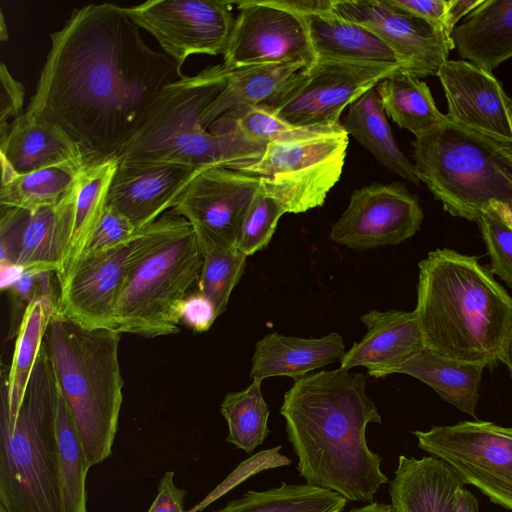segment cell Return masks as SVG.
Listing matches in <instances>:
<instances>
[{
	"label": "cell",
	"mask_w": 512,
	"mask_h": 512,
	"mask_svg": "<svg viewBox=\"0 0 512 512\" xmlns=\"http://www.w3.org/2000/svg\"><path fill=\"white\" fill-rule=\"evenodd\" d=\"M50 41L26 111L64 130L87 165L117 158L164 89L184 76L115 4L76 8Z\"/></svg>",
	"instance_id": "obj_1"
},
{
	"label": "cell",
	"mask_w": 512,
	"mask_h": 512,
	"mask_svg": "<svg viewBox=\"0 0 512 512\" xmlns=\"http://www.w3.org/2000/svg\"><path fill=\"white\" fill-rule=\"evenodd\" d=\"M280 414L307 484L334 491L348 501L372 502L389 483L382 458L367 445L369 423L381 424L366 393L362 373L320 371L294 379Z\"/></svg>",
	"instance_id": "obj_2"
},
{
	"label": "cell",
	"mask_w": 512,
	"mask_h": 512,
	"mask_svg": "<svg viewBox=\"0 0 512 512\" xmlns=\"http://www.w3.org/2000/svg\"><path fill=\"white\" fill-rule=\"evenodd\" d=\"M417 315L425 346L452 360L490 365L512 324V298L476 256L436 249L418 264Z\"/></svg>",
	"instance_id": "obj_3"
},
{
	"label": "cell",
	"mask_w": 512,
	"mask_h": 512,
	"mask_svg": "<svg viewBox=\"0 0 512 512\" xmlns=\"http://www.w3.org/2000/svg\"><path fill=\"white\" fill-rule=\"evenodd\" d=\"M233 70L223 63L184 75L168 85L146 120L120 152L118 162H159L194 168L243 170L257 162L266 146L235 132L205 129L201 116L228 83Z\"/></svg>",
	"instance_id": "obj_4"
},
{
	"label": "cell",
	"mask_w": 512,
	"mask_h": 512,
	"mask_svg": "<svg viewBox=\"0 0 512 512\" xmlns=\"http://www.w3.org/2000/svg\"><path fill=\"white\" fill-rule=\"evenodd\" d=\"M202 253L192 225L172 210L131 242L114 329L154 338L179 332L180 308L198 282Z\"/></svg>",
	"instance_id": "obj_5"
},
{
	"label": "cell",
	"mask_w": 512,
	"mask_h": 512,
	"mask_svg": "<svg viewBox=\"0 0 512 512\" xmlns=\"http://www.w3.org/2000/svg\"><path fill=\"white\" fill-rule=\"evenodd\" d=\"M121 332L87 329L56 313L44 337L58 392L90 467L110 457L122 405Z\"/></svg>",
	"instance_id": "obj_6"
},
{
	"label": "cell",
	"mask_w": 512,
	"mask_h": 512,
	"mask_svg": "<svg viewBox=\"0 0 512 512\" xmlns=\"http://www.w3.org/2000/svg\"><path fill=\"white\" fill-rule=\"evenodd\" d=\"M58 389L44 343L22 403L0 408V505L7 512H66L57 433Z\"/></svg>",
	"instance_id": "obj_7"
},
{
	"label": "cell",
	"mask_w": 512,
	"mask_h": 512,
	"mask_svg": "<svg viewBox=\"0 0 512 512\" xmlns=\"http://www.w3.org/2000/svg\"><path fill=\"white\" fill-rule=\"evenodd\" d=\"M412 147L418 179L452 216L477 222L492 204L512 201V144L449 120Z\"/></svg>",
	"instance_id": "obj_8"
},
{
	"label": "cell",
	"mask_w": 512,
	"mask_h": 512,
	"mask_svg": "<svg viewBox=\"0 0 512 512\" xmlns=\"http://www.w3.org/2000/svg\"><path fill=\"white\" fill-rule=\"evenodd\" d=\"M349 135L341 126L332 131L270 143L262 157L241 170L261 178L262 188L286 213L321 207L340 180Z\"/></svg>",
	"instance_id": "obj_9"
},
{
	"label": "cell",
	"mask_w": 512,
	"mask_h": 512,
	"mask_svg": "<svg viewBox=\"0 0 512 512\" xmlns=\"http://www.w3.org/2000/svg\"><path fill=\"white\" fill-rule=\"evenodd\" d=\"M413 434L420 449L446 462L465 484L512 511V427L475 420Z\"/></svg>",
	"instance_id": "obj_10"
},
{
	"label": "cell",
	"mask_w": 512,
	"mask_h": 512,
	"mask_svg": "<svg viewBox=\"0 0 512 512\" xmlns=\"http://www.w3.org/2000/svg\"><path fill=\"white\" fill-rule=\"evenodd\" d=\"M398 69V66L389 65L315 62L299 71L275 98L264 105L293 126L339 125L345 107Z\"/></svg>",
	"instance_id": "obj_11"
},
{
	"label": "cell",
	"mask_w": 512,
	"mask_h": 512,
	"mask_svg": "<svg viewBox=\"0 0 512 512\" xmlns=\"http://www.w3.org/2000/svg\"><path fill=\"white\" fill-rule=\"evenodd\" d=\"M226 0H149L124 7L180 67L194 54L224 55L235 26Z\"/></svg>",
	"instance_id": "obj_12"
},
{
	"label": "cell",
	"mask_w": 512,
	"mask_h": 512,
	"mask_svg": "<svg viewBox=\"0 0 512 512\" xmlns=\"http://www.w3.org/2000/svg\"><path fill=\"white\" fill-rule=\"evenodd\" d=\"M260 186L259 176L208 167L193 178L171 210L192 225L200 249L237 247L241 226Z\"/></svg>",
	"instance_id": "obj_13"
},
{
	"label": "cell",
	"mask_w": 512,
	"mask_h": 512,
	"mask_svg": "<svg viewBox=\"0 0 512 512\" xmlns=\"http://www.w3.org/2000/svg\"><path fill=\"white\" fill-rule=\"evenodd\" d=\"M239 10L223 64L230 70L315 62L303 17L264 0L233 1Z\"/></svg>",
	"instance_id": "obj_14"
},
{
	"label": "cell",
	"mask_w": 512,
	"mask_h": 512,
	"mask_svg": "<svg viewBox=\"0 0 512 512\" xmlns=\"http://www.w3.org/2000/svg\"><path fill=\"white\" fill-rule=\"evenodd\" d=\"M423 218L417 196L403 183L373 182L353 191L330 239L357 250L397 245L420 229Z\"/></svg>",
	"instance_id": "obj_15"
},
{
	"label": "cell",
	"mask_w": 512,
	"mask_h": 512,
	"mask_svg": "<svg viewBox=\"0 0 512 512\" xmlns=\"http://www.w3.org/2000/svg\"><path fill=\"white\" fill-rule=\"evenodd\" d=\"M334 11L378 36L396 55L400 69L421 79L437 73L454 44L452 36L408 15L385 0H334Z\"/></svg>",
	"instance_id": "obj_16"
},
{
	"label": "cell",
	"mask_w": 512,
	"mask_h": 512,
	"mask_svg": "<svg viewBox=\"0 0 512 512\" xmlns=\"http://www.w3.org/2000/svg\"><path fill=\"white\" fill-rule=\"evenodd\" d=\"M131 242L83 254L58 281L56 314L83 328L114 329L115 306L124 281Z\"/></svg>",
	"instance_id": "obj_17"
},
{
	"label": "cell",
	"mask_w": 512,
	"mask_h": 512,
	"mask_svg": "<svg viewBox=\"0 0 512 512\" xmlns=\"http://www.w3.org/2000/svg\"><path fill=\"white\" fill-rule=\"evenodd\" d=\"M437 76L451 122L512 144V99L492 72L462 59H448Z\"/></svg>",
	"instance_id": "obj_18"
},
{
	"label": "cell",
	"mask_w": 512,
	"mask_h": 512,
	"mask_svg": "<svg viewBox=\"0 0 512 512\" xmlns=\"http://www.w3.org/2000/svg\"><path fill=\"white\" fill-rule=\"evenodd\" d=\"M203 169L173 163L118 162L106 205L127 217L139 231L173 209Z\"/></svg>",
	"instance_id": "obj_19"
},
{
	"label": "cell",
	"mask_w": 512,
	"mask_h": 512,
	"mask_svg": "<svg viewBox=\"0 0 512 512\" xmlns=\"http://www.w3.org/2000/svg\"><path fill=\"white\" fill-rule=\"evenodd\" d=\"M360 319L367 332L344 354L341 369L362 366L369 376L383 378L426 347L414 310H371Z\"/></svg>",
	"instance_id": "obj_20"
},
{
	"label": "cell",
	"mask_w": 512,
	"mask_h": 512,
	"mask_svg": "<svg viewBox=\"0 0 512 512\" xmlns=\"http://www.w3.org/2000/svg\"><path fill=\"white\" fill-rule=\"evenodd\" d=\"M0 154L17 174L47 168L80 173L87 166L77 142L58 125L29 111L0 127Z\"/></svg>",
	"instance_id": "obj_21"
},
{
	"label": "cell",
	"mask_w": 512,
	"mask_h": 512,
	"mask_svg": "<svg viewBox=\"0 0 512 512\" xmlns=\"http://www.w3.org/2000/svg\"><path fill=\"white\" fill-rule=\"evenodd\" d=\"M465 482L443 460L399 456L389 494L395 512H456Z\"/></svg>",
	"instance_id": "obj_22"
},
{
	"label": "cell",
	"mask_w": 512,
	"mask_h": 512,
	"mask_svg": "<svg viewBox=\"0 0 512 512\" xmlns=\"http://www.w3.org/2000/svg\"><path fill=\"white\" fill-rule=\"evenodd\" d=\"M345 353L343 339L337 332L321 338H301L273 332L257 341L250 377L261 381L274 376L297 379L340 361Z\"/></svg>",
	"instance_id": "obj_23"
},
{
	"label": "cell",
	"mask_w": 512,
	"mask_h": 512,
	"mask_svg": "<svg viewBox=\"0 0 512 512\" xmlns=\"http://www.w3.org/2000/svg\"><path fill=\"white\" fill-rule=\"evenodd\" d=\"M303 19L315 62L341 61L400 68L394 52L378 36L366 27L342 18L334 9Z\"/></svg>",
	"instance_id": "obj_24"
},
{
	"label": "cell",
	"mask_w": 512,
	"mask_h": 512,
	"mask_svg": "<svg viewBox=\"0 0 512 512\" xmlns=\"http://www.w3.org/2000/svg\"><path fill=\"white\" fill-rule=\"evenodd\" d=\"M75 203L76 181L57 204L29 212L16 262L25 272L58 274L62 270L73 229Z\"/></svg>",
	"instance_id": "obj_25"
},
{
	"label": "cell",
	"mask_w": 512,
	"mask_h": 512,
	"mask_svg": "<svg viewBox=\"0 0 512 512\" xmlns=\"http://www.w3.org/2000/svg\"><path fill=\"white\" fill-rule=\"evenodd\" d=\"M462 60L492 72L512 58V0H484L452 33Z\"/></svg>",
	"instance_id": "obj_26"
},
{
	"label": "cell",
	"mask_w": 512,
	"mask_h": 512,
	"mask_svg": "<svg viewBox=\"0 0 512 512\" xmlns=\"http://www.w3.org/2000/svg\"><path fill=\"white\" fill-rule=\"evenodd\" d=\"M484 367L446 358L425 347L402 364L396 373L424 382L444 401L475 416Z\"/></svg>",
	"instance_id": "obj_27"
},
{
	"label": "cell",
	"mask_w": 512,
	"mask_h": 512,
	"mask_svg": "<svg viewBox=\"0 0 512 512\" xmlns=\"http://www.w3.org/2000/svg\"><path fill=\"white\" fill-rule=\"evenodd\" d=\"M341 124L346 133L356 139L386 169L419 185L420 180L413 163L394 140L375 87L348 106V112Z\"/></svg>",
	"instance_id": "obj_28"
},
{
	"label": "cell",
	"mask_w": 512,
	"mask_h": 512,
	"mask_svg": "<svg viewBox=\"0 0 512 512\" xmlns=\"http://www.w3.org/2000/svg\"><path fill=\"white\" fill-rule=\"evenodd\" d=\"M117 166L118 159L114 157L89 164L78 174L73 229L62 270L56 274L58 281L67 275L85 253L105 211Z\"/></svg>",
	"instance_id": "obj_29"
},
{
	"label": "cell",
	"mask_w": 512,
	"mask_h": 512,
	"mask_svg": "<svg viewBox=\"0 0 512 512\" xmlns=\"http://www.w3.org/2000/svg\"><path fill=\"white\" fill-rule=\"evenodd\" d=\"M375 89L385 114L415 138L449 121L437 108L428 85L401 69L380 81Z\"/></svg>",
	"instance_id": "obj_30"
},
{
	"label": "cell",
	"mask_w": 512,
	"mask_h": 512,
	"mask_svg": "<svg viewBox=\"0 0 512 512\" xmlns=\"http://www.w3.org/2000/svg\"><path fill=\"white\" fill-rule=\"evenodd\" d=\"M304 67L300 64H267L233 70L228 83L201 116L208 127L228 110L265 104L275 98Z\"/></svg>",
	"instance_id": "obj_31"
},
{
	"label": "cell",
	"mask_w": 512,
	"mask_h": 512,
	"mask_svg": "<svg viewBox=\"0 0 512 512\" xmlns=\"http://www.w3.org/2000/svg\"><path fill=\"white\" fill-rule=\"evenodd\" d=\"M56 312L57 304L51 301H35L24 310L10 368L7 373L2 369L1 401L11 412L22 403L49 321Z\"/></svg>",
	"instance_id": "obj_32"
},
{
	"label": "cell",
	"mask_w": 512,
	"mask_h": 512,
	"mask_svg": "<svg viewBox=\"0 0 512 512\" xmlns=\"http://www.w3.org/2000/svg\"><path fill=\"white\" fill-rule=\"evenodd\" d=\"M348 500L340 494L310 484L284 481L265 491H247L213 512H343Z\"/></svg>",
	"instance_id": "obj_33"
},
{
	"label": "cell",
	"mask_w": 512,
	"mask_h": 512,
	"mask_svg": "<svg viewBox=\"0 0 512 512\" xmlns=\"http://www.w3.org/2000/svg\"><path fill=\"white\" fill-rule=\"evenodd\" d=\"M78 174L60 168L17 174L1 160L0 205L29 212L55 205L72 188Z\"/></svg>",
	"instance_id": "obj_34"
},
{
	"label": "cell",
	"mask_w": 512,
	"mask_h": 512,
	"mask_svg": "<svg viewBox=\"0 0 512 512\" xmlns=\"http://www.w3.org/2000/svg\"><path fill=\"white\" fill-rule=\"evenodd\" d=\"M341 126H293L278 117L266 105L259 104L234 107L217 118L209 127L235 132L249 142L267 146L274 142L332 131Z\"/></svg>",
	"instance_id": "obj_35"
},
{
	"label": "cell",
	"mask_w": 512,
	"mask_h": 512,
	"mask_svg": "<svg viewBox=\"0 0 512 512\" xmlns=\"http://www.w3.org/2000/svg\"><path fill=\"white\" fill-rule=\"evenodd\" d=\"M262 381L253 379L244 390L228 393L220 412L228 425L226 442L250 454L269 435V408L261 389Z\"/></svg>",
	"instance_id": "obj_36"
},
{
	"label": "cell",
	"mask_w": 512,
	"mask_h": 512,
	"mask_svg": "<svg viewBox=\"0 0 512 512\" xmlns=\"http://www.w3.org/2000/svg\"><path fill=\"white\" fill-rule=\"evenodd\" d=\"M57 433L60 477L66 512H87L86 477L90 465L70 413L58 392Z\"/></svg>",
	"instance_id": "obj_37"
},
{
	"label": "cell",
	"mask_w": 512,
	"mask_h": 512,
	"mask_svg": "<svg viewBox=\"0 0 512 512\" xmlns=\"http://www.w3.org/2000/svg\"><path fill=\"white\" fill-rule=\"evenodd\" d=\"M198 291L208 297L220 316L227 307L232 290L239 282L247 256L237 247L203 248Z\"/></svg>",
	"instance_id": "obj_38"
},
{
	"label": "cell",
	"mask_w": 512,
	"mask_h": 512,
	"mask_svg": "<svg viewBox=\"0 0 512 512\" xmlns=\"http://www.w3.org/2000/svg\"><path fill=\"white\" fill-rule=\"evenodd\" d=\"M285 213L282 205L261 185L241 226L237 248L247 257L266 248Z\"/></svg>",
	"instance_id": "obj_39"
},
{
	"label": "cell",
	"mask_w": 512,
	"mask_h": 512,
	"mask_svg": "<svg viewBox=\"0 0 512 512\" xmlns=\"http://www.w3.org/2000/svg\"><path fill=\"white\" fill-rule=\"evenodd\" d=\"M477 223L491 259L490 271L512 288V227L492 206Z\"/></svg>",
	"instance_id": "obj_40"
},
{
	"label": "cell",
	"mask_w": 512,
	"mask_h": 512,
	"mask_svg": "<svg viewBox=\"0 0 512 512\" xmlns=\"http://www.w3.org/2000/svg\"><path fill=\"white\" fill-rule=\"evenodd\" d=\"M137 233L138 230L127 217L113 207L106 205L103 216L85 253L99 252L126 245L135 238Z\"/></svg>",
	"instance_id": "obj_41"
},
{
	"label": "cell",
	"mask_w": 512,
	"mask_h": 512,
	"mask_svg": "<svg viewBox=\"0 0 512 512\" xmlns=\"http://www.w3.org/2000/svg\"><path fill=\"white\" fill-rule=\"evenodd\" d=\"M29 211L1 206L0 265L16 264Z\"/></svg>",
	"instance_id": "obj_42"
},
{
	"label": "cell",
	"mask_w": 512,
	"mask_h": 512,
	"mask_svg": "<svg viewBox=\"0 0 512 512\" xmlns=\"http://www.w3.org/2000/svg\"><path fill=\"white\" fill-rule=\"evenodd\" d=\"M385 2L451 35L447 28L449 0H385Z\"/></svg>",
	"instance_id": "obj_43"
},
{
	"label": "cell",
	"mask_w": 512,
	"mask_h": 512,
	"mask_svg": "<svg viewBox=\"0 0 512 512\" xmlns=\"http://www.w3.org/2000/svg\"><path fill=\"white\" fill-rule=\"evenodd\" d=\"M218 316L214 303L199 291L187 295L180 308V322L197 333L208 331Z\"/></svg>",
	"instance_id": "obj_44"
},
{
	"label": "cell",
	"mask_w": 512,
	"mask_h": 512,
	"mask_svg": "<svg viewBox=\"0 0 512 512\" xmlns=\"http://www.w3.org/2000/svg\"><path fill=\"white\" fill-rule=\"evenodd\" d=\"M0 82V127H3L9 123V118L21 115L25 88L11 75L4 63H1L0 66Z\"/></svg>",
	"instance_id": "obj_45"
},
{
	"label": "cell",
	"mask_w": 512,
	"mask_h": 512,
	"mask_svg": "<svg viewBox=\"0 0 512 512\" xmlns=\"http://www.w3.org/2000/svg\"><path fill=\"white\" fill-rule=\"evenodd\" d=\"M52 272L27 273L12 288L16 300H23L27 305L35 301H51L58 304L54 297L51 281Z\"/></svg>",
	"instance_id": "obj_46"
},
{
	"label": "cell",
	"mask_w": 512,
	"mask_h": 512,
	"mask_svg": "<svg viewBox=\"0 0 512 512\" xmlns=\"http://www.w3.org/2000/svg\"><path fill=\"white\" fill-rule=\"evenodd\" d=\"M187 491L174 483V472L167 471L161 477L155 500L147 512H185Z\"/></svg>",
	"instance_id": "obj_47"
},
{
	"label": "cell",
	"mask_w": 512,
	"mask_h": 512,
	"mask_svg": "<svg viewBox=\"0 0 512 512\" xmlns=\"http://www.w3.org/2000/svg\"><path fill=\"white\" fill-rule=\"evenodd\" d=\"M266 3L287 10L298 16L328 12L333 10L334 0H264Z\"/></svg>",
	"instance_id": "obj_48"
},
{
	"label": "cell",
	"mask_w": 512,
	"mask_h": 512,
	"mask_svg": "<svg viewBox=\"0 0 512 512\" xmlns=\"http://www.w3.org/2000/svg\"><path fill=\"white\" fill-rule=\"evenodd\" d=\"M484 0H449L448 32L452 35L462 17L469 15Z\"/></svg>",
	"instance_id": "obj_49"
},
{
	"label": "cell",
	"mask_w": 512,
	"mask_h": 512,
	"mask_svg": "<svg viewBox=\"0 0 512 512\" xmlns=\"http://www.w3.org/2000/svg\"><path fill=\"white\" fill-rule=\"evenodd\" d=\"M0 286L4 289H11L24 276L25 271L17 264L0 265Z\"/></svg>",
	"instance_id": "obj_50"
},
{
	"label": "cell",
	"mask_w": 512,
	"mask_h": 512,
	"mask_svg": "<svg viewBox=\"0 0 512 512\" xmlns=\"http://www.w3.org/2000/svg\"><path fill=\"white\" fill-rule=\"evenodd\" d=\"M456 512H479L477 499L465 487L459 490Z\"/></svg>",
	"instance_id": "obj_51"
},
{
	"label": "cell",
	"mask_w": 512,
	"mask_h": 512,
	"mask_svg": "<svg viewBox=\"0 0 512 512\" xmlns=\"http://www.w3.org/2000/svg\"><path fill=\"white\" fill-rule=\"evenodd\" d=\"M498 360L507 366L512 379V324L504 340Z\"/></svg>",
	"instance_id": "obj_52"
},
{
	"label": "cell",
	"mask_w": 512,
	"mask_h": 512,
	"mask_svg": "<svg viewBox=\"0 0 512 512\" xmlns=\"http://www.w3.org/2000/svg\"><path fill=\"white\" fill-rule=\"evenodd\" d=\"M347 512H395L391 504L370 502L361 507H354Z\"/></svg>",
	"instance_id": "obj_53"
},
{
	"label": "cell",
	"mask_w": 512,
	"mask_h": 512,
	"mask_svg": "<svg viewBox=\"0 0 512 512\" xmlns=\"http://www.w3.org/2000/svg\"><path fill=\"white\" fill-rule=\"evenodd\" d=\"M499 215L512 227V201L491 205Z\"/></svg>",
	"instance_id": "obj_54"
},
{
	"label": "cell",
	"mask_w": 512,
	"mask_h": 512,
	"mask_svg": "<svg viewBox=\"0 0 512 512\" xmlns=\"http://www.w3.org/2000/svg\"><path fill=\"white\" fill-rule=\"evenodd\" d=\"M7 38H8V33H7V30H6V25H5V21H4V15L1 12V40L5 41Z\"/></svg>",
	"instance_id": "obj_55"
},
{
	"label": "cell",
	"mask_w": 512,
	"mask_h": 512,
	"mask_svg": "<svg viewBox=\"0 0 512 512\" xmlns=\"http://www.w3.org/2000/svg\"><path fill=\"white\" fill-rule=\"evenodd\" d=\"M0 512H7V510L3 506L0 505Z\"/></svg>",
	"instance_id": "obj_56"
}]
</instances>
